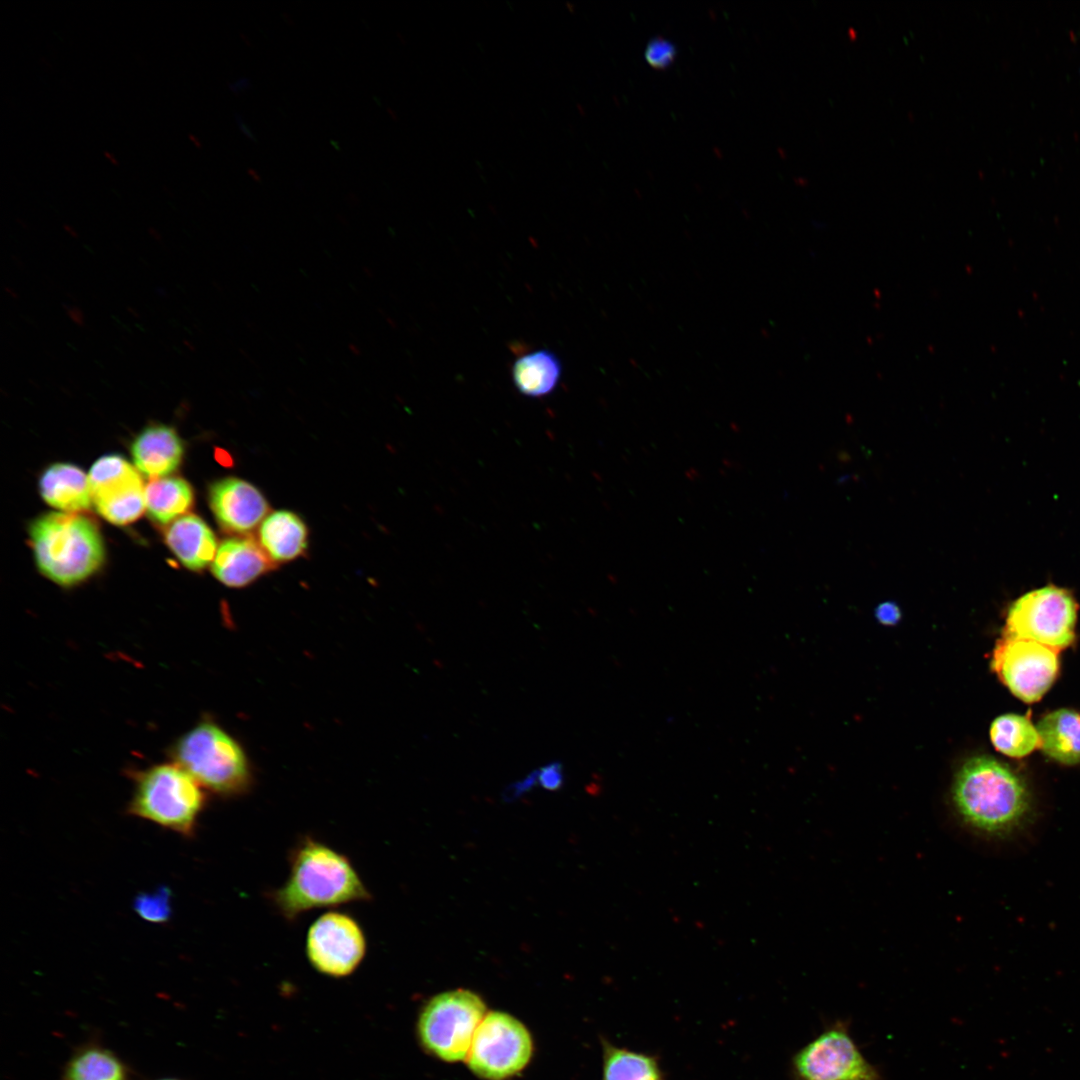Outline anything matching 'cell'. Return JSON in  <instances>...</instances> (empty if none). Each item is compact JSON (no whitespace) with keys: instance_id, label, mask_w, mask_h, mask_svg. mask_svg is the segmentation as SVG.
<instances>
[{"instance_id":"cell-1","label":"cell","mask_w":1080,"mask_h":1080,"mask_svg":"<svg viewBox=\"0 0 1080 1080\" xmlns=\"http://www.w3.org/2000/svg\"><path fill=\"white\" fill-rule=\"evenodd\" d=\"M271 898L291 921L312 909L368 901L371 894L344 854L305 837L292 849L288 877Z\"/></svg>"},{"instance_id":"cell-2","label":"cell","mask_w":1080,"mask_h":1080,"mask_svg":"<svg viewBox=\"0 0 1080 1080\" xmlns=\"http://www.w3.org/2000/svg\"><path fill=\"white\" fill-rule=\"evenodd\" d=\"M956 810L976 832L1001 837L1017 830L1030 811L1024 781L1007 765L989 756L966 761L953 784Z\"/></svg>"},{"instance_id":"cell-3","label":"cell","mask_w":1080,"mask_h":1080,"mask_svg":"<svg viewBox=\"0 0 1080 1080\" xmlns=\"http://www.w3.org/2000/svg\"><path fill=\"white\" fill-rule=\"evenodd\" d=\"M29 537L39 571L61 586L83 582L104 560L99 529L78 513L41 515L31 523Z\"/></svg>"},{"instance_id":"cell-4","label":"cell","mask_w":1080,"mask_h":1080,"mask_svg":"<svg viewBox=\"0 0 1080 1080\" xmlns=\"http://www.w3.org/2000/svg\"><path fill=\"white\" fill-rule=\"evenodd\" d=\"M173 762L203 789L221 796L246 792L251 771L241 745L222 727L202 721L179 737L171 749Z\"/></svg>"},{"instance_id":"cell-5","label":"cell","mask_w":1080,"mask_h":1080,"mask_svg":"<svg viewBox=\"0 0 1080 1080\" xmlns=\"http://www.w3.org/2000/svg\"><path fill=\"white\" fill-rule=\"evenodd\" d=\"M205 801L203 788L186 770L161 763L135 775L128 813L191 837Z\"/></svg>"},{"instance_id":"cell-6","label":"cell","mask_w":1080,"mask_h":1080,"mask_svg":"<svg viewBox=\"0 0 1080 1080\" xmlns=\"http://www.w3.org/2000/svg\"><path fill=\"white\" fill-rule=\"evenodd\" d=\"M485 1014L484 1001L470 990L456 989L437 994L419 1015V1039L426 1050L444 1061L466 1060Z\"/></svg>"},{"instance_id":"cell-7","label":"cell","mask_w":1080,"mask_h":1080,"mask_svg":"<svg viewBox=\"0 0 1080 1080\" xmlns=\"http://www.w3.org/2000/svg\"><path fill=\"white\" fill-rule=\"evenodd\" d=\"M1077 604L1063 588L1045 586L1030 591L1010 606L1003 636L1027 639L1055 650L1074 640Z\"/></svg>"},{"instance_id":"cell-8","label":"cell","mask_w":1080,"mask_h":1080,"mask_svg":"<svg viewBox=\"0 0 1080 1080\" xmlns=\"http://www.w3.org/2000/svg\"><path fill=\"white\" fill-rule=\"evenodd\" d=\"M532 1051L531 1035L518 1019L491 1011L479 1024L465 1061L483 1079L504 1080L524 1069Z\"/></svg>"},{"instance_id":"cell-9","label":"cell","mask_w":1080,"mask_h":1080,"mask_svg":"<svg viewBox=\"0 0 1080 1080\" xmlns=\"http://www.w3.org/2000/svg\"><path fill=\"white\" fill-rule=\"evenodd\" d=\"M991 667L1016 697L1033 703L1057 676L1058 650L1032 640L1003 636L993 651Z\"/></svg>"},{"instance_id":"cell-10","label":"cell","mask_w":1080,"mask_h":1080,"mask_svg":"<svg viewBox=\"0 0 1080 1080\" xmlns=\"http://www.w3.org/2000/svg\"><path fill=\"white\" fill-rule=\"evenodd\" d=\"M366 949L361 926L345 913H324L307 931V959L314 969L326 976L340 978L352 974L362 962Z\"/></svg>"},{"instance_id":"cell-11","label":"cell","mask_w":1080,"mask_h":1080,"mask_svg":"<svg viewBox=\"0 0 1080 1080\" xmlns=\"http://www.w3.org/2000/svg\"><path fill=\"white\" fill-rule=\"evenodd\" d=\"M794 1067L801 1080H881L840 1022L801 1049Z\"/></svg>"},{"instance_id":"cell-12","label":"cell","mask_w":1080,"mask_h":1080,"mask_svg":"<svg viewBox=\"0 0 1080 1080\" xmlns=\"http://www.w3.org/2000/svg\"><path fill=\"white\" fill-rule=\"evenodd\" d=\"M92 502L110 523L126 525L145 509V488L138 471L119 455L100 457L88 474Z\"/></svg>"},{"instance_id":"cell-13","label":"cell","mask_w":1080,"mask_h":1080,"mask_svg":"<svg viewBox=\"0 0 1080 1080\" xmlns=\"http://www.w3.org/2000/svg\"><path fill=\"white\" fill-rule=\"evenodd\" d=\"M209 505L222 529L243 535L259 527L269 510L260 490L236 477L224 478L211 485Z\"/></svg>"},{"instance_id":"cell-14","label":"cell","mask_w":1080,"mask_h":1080,"mask_svg":"<svg viewBox=\"0 0 1080 1080\" xmlns=\"http://www.w3.org/2000/svg\"><path fill=\"white\" fill-rule=\"evenodd\" d=\"M275 566L258 540L232 537L224 540L212 562L214 576L224 585L241 588L253 583Z\"/></svg>"},{"instance_id":"cell-15","label":"cell","mask_w":1080,"mask_h":1080,"mask_svg":"<svg viewBox=\"0 0 1080 1080\" xmlns=\"http://www.w3.org/2000/svg\"><path fill=\"white\" fill-rule=\"evenodd\" d=\"M131 453L137 470L154 480L166 477L178 468L183 445L174 428L152 424L137 435Z\"/></svg>"},{"instance_id":"cell-16","label":"cell","mask_w":1080,"mask_h":1080,"mask_svg":"<svg viewBox=\"0 0 1080 1080\" xmlns=\"http://www.w3.org/2000/svg\"><path fill=\"white\" fill-rule=\"evenodd\" d=\"M165 541L178 560L192 571L213 562L218 546L215 534L200 517L188 514L173 521Z\"/></svg>"},{"instance_id":"cell-17","label":"cell","mask_w":1080,"mask_h":1080,"mask_svg":"<svg viewBox=\"0 0 1080 1080\" xmlns=\"http://www.w3.org/2000/svg\"><path fill=\"white\" fill-rule=\"evenodd\" d=\"M39 490L49 505L66 513L85 511L93 503L88 476L68 463L49 466L39 479Z\"/></svg>"},{"instance_id":"cell-18","label":"cell","mask_w":1080,"mask_h":1080,"mask_svg":"<svg viewBox=\"0 0 1080 1080\" xmlns=\"http://www.w3.org/2000/svg\"><path fill=\"white\" fill-rule=\"evenodd\" d=\"M258 542L274 563L288 562L306 551L308 529L297 514L287 510L274 511L260 524Z\"/></svg>"},{"instance_id":"cell-19","label":"cell","mask_w":1080,"mask_h":1080,"mask_svg":"<svg viewBox=\"0 0 1080 1080\" xmlns=\"http://www.w3.org/2000/svg\"><path fill=\"white\" fill-rule=\"evenodd\" d=\"M1040 747L1051 759L1065 764L1080 762V714L1059 709L1046 714L1038 723Z\"/></svg>"},{"instance_id":"cell-20","label":"cell","mask_w":1080,"mask_h":1080,"mask_svg":"<svg viewBox=\"0 0 1080 1080\" xmlns=\"http://www.w3.org/2000/svg\"><path fill=\"white\" fill-rule=\"evenodd\" d=\"M561 370L559 358L553 352L541 349L519 357L513 364L512 378L521 393L540 397L554 390Z\"/></svg>"},{"instance_id":"cell-21","label":"cell","mask_w":1080,"mask_h":1080,"mask_svg":"<svg viewBox=\"0 0 1080 1080\" xmlns=\"http://www.w3.org/2000/svg\"><path fill=\"white\" fill-rule=\"evenodd\" d=\"M192 504L191 486L181 478H158L145 487V509L150 518L160 524L183 516Z\"/></svg>"},{"instance_id":"cell-22","label":"cell","mask_w":1080,"mask_h":1080,"mask_svg":"<svg viewBox=\"0 0 1080 1080\" xmlns=\"http://www.w3.org/2000/svg\"><path fill=\"white\" fill-rule=\"evenodd\" d=\"M994 747L1010 757H1023L1040 747V738L1031 721L1021 715L1005 714L996 718L990 728Z\"/></svg>"},{"instance_id":"cell-23","label":"cell","mask_w":1080,"mask_h":1080,"mask_svg":"<svg viewBox=\"0 0 1080 1080\" xmlns=\"http://www.w3.org/2000/svg\"><path fill=\"white\" fill-rule=\"evenodd\" d=\"M604 1080H662L651 1057L610 1047L606 1049Z\"/></svg>"},{"instance_id":"cell-24","label":"cell","mask_w":1080,"mask_h":1080,"mask_svg":"<svg viewBox=\"0 0 1080 1080\" xmlns=\"http://www.w3.org/2000/svg\"><path fill=\"white\" fill-rule=\"evenodd\" d=\"M68 1080H123L118 1060L110 1053L88 1050L76 1057L67 1071Z\"/></svg>"},{"instance_id":"cell-25","label":"cell","mask_w":1080,"mask_h":1080,"mask_svg":"<svg viewBox=\"0 0 1080 1080\" xmlns=\"http://www.w3.org/2000/svg\"><path fill=\"white\" fill-rule=\"evenodd\" d=\"M170 899V890L167 887H161L154 892L138 895L133 906L142 919L152 923H163L171 915Z\"/></svg>"},{"instance_id":"cell-26","label":"cell","mask_w":1080,"mask_h":1080,"mask_svg":"<svg viewBox=\"0 0 1080 1080\" xmlns=\"http://www.w3.org/2000/svg\"><path fill=\"white\" fill-rule=\"evenodd\" d=\"M647 63L655 69L668 68L675 60L677 51L675 45L662 37H656L649 41L645 49Z\"/></svg>"},{"instance_id":"cell-27","label":"cell","mask_w":1080,"mask_h":1080,"mask_svg":"<svg viewBox=\"0 0 1080 1080\" xmlns=\"http://www.w3.org/2000/svg\"><path fill=\"white\" fill-rule=\"evenodd\" d=\"M563 781V768L558 761L551 762L538 770V782L546 790L556 791L560 789Z\"/></svg>"},{"instance_id":"cell-28","label":"cell","mask_w":1080,"mask_h":1080,"mask_svg":"<svg viewBox=\"0 0 1080 1080\" xmlns=\"http://www.w3.org/2000/svg\"><path fill=\"white\" fill-rule=\"evenodd\" d=\"M875 616L884 625H895L901 618V611L894 602L886 601L878 605Z\"/></svg>"},{"instance_id":"cell-29","label":"cell","mask_w":1080,"mask_h":1080,"mask_svg":"<svg viewBox=\"0 0 1080 1080\" xmlns=\"http://www.w3.org/2000/svg\"><path fill=\"white\" fill-rule=\"evenodd\" d=\"M538 782V770H534L523 780L518 781L505 790V797L513 799L530 790Z\"/></svg>"},{"instance_id":"cell-30","label":"cell","mask_w":1080,"mask_h":1080,"mask_svg":"<svg viewBox=\"0 0 1080 1080\" xmlns=\"http://www.w3.org/2000/svg\"><path fill=\"white\" fill-rule=\"evenodd\" d=\"M170 1080V1079H169Z\"/></svg>"}]
</instances>
